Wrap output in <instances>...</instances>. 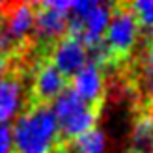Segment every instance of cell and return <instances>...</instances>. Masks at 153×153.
I'll return each instance as SVG.
<instances>
[{
	"mask_svg": "<svg viewBox=\"0 0 153 153\" xmlns=\"http://www.w3.org/2000/svg\"><path fill=\"white\" fill-rule=\"evenodd\" d=\"M71 148H75L79 153H105V134L99 129H91L71 142Z\"/></svg>",
	"mask_w": 153,
	"mask_h": 153,
	"instance_id": "9",
	"label": "cell"
},
{
	"mask_svg": "<svg viewBox=\"0 0 153 153\" xmlns=\"http://www.w3.org/2000/svg\"><path fill=\"white\" fill-rule=\"evenodd\" d=\"M54 112L58 133L64 142H75L79 136L86 134L88 131L95 129V123L99 120V112L88 106L82 99L69 88H65L54 101Z\"/></svg>",
	"mask_w": 153,
	"mask_h": 153,
	"instance_id": "3",
	"label": "cell"
},
{
	"mask_svg": "<svg viewBox=\"0 0 153 153\" xmlns=\"http://www.w3.org/2000/svg\"><path fill=\"white\" fill-rule=\"evenodd\" d=\"M71 80L60 73L49 58H41L32 64L28 76V106L34 105H51L69 88Z\"/></svg>",
	"mask_w": 153,
	"mask_h": 153,
	"instance_id": "5",
	"label": "cell"
},
{
	"mask_svg": "<svg viewBox=\"0 0 153 153\" xmlns=\"http://www.w3.org/2000/svg\"><path fill=\"white\" fill-rule=\"evenodd\" d=\"M0 153H13V140H11L10 125H0Z\"/></svg>",
	"mask_w": 153,
	"mask_h": 153,
	"instance_id": "11",
	"label": "cell"
},
{
	"mask_svg": "<svg viewBox=\"0 0 153 153\" xmlns=\"http://www.w3.org/2000/svg\"><path fill=\"white\" fill-rule=\"evenodd\" d=\"M129 144V153H153V106L134 112Z\"/></svg>",
	"mask_w": 153,
	"mask_h": 153,
	"instance_id": "8",
	"label": "cell"
},
{
	"mask_svg": "<svg viewBox=\"0 0 153 153\" xmlns=\"http://www.w3.org/2000/svg\"><path fill=\"white\" fill-rule=\"evenodd\" d=\"M13 153H54L60 138L56 116L51 105H34L17 116L11 129Z\"/></svg>",
	"mask_w": 153,
	"mask_h": 153,
	"instance_id": "1",
	"label": "cell"
},
{
	"mask_svg": "<svg viewBox=\"0 0 153 153\" xmlns=\"http://www.w3.org/2000/svg\"><path fill=\"white\" fill-rule=\"evenodd\" d=\"M49 60L52 65L62 73L65 79H73L84 65L88 64V52L84 43L71 34H65L54 47H52Z\"/></svg>",
	"mask_w": 153,
	"mask_h": 153,
	"instance_id": "6",
	"label": "cell"
},
{
	"mask_svg": "<svg viewBox=\"0 0 153 153\" xmlns=\"http://www.w3.org/2000/svg\"><path fill=\"white\" fill-rule=\"evenodd\" d=\"M142 32L153 34V2H131Z\"/></svg>",
	"mask_w": 153,
	"mask_h": 153,
	"instance_id": "10",
	"label": "cell"
},
{
	"mask_svg": "<svg viewBox=\"0 0 153 153\" xmlns=\"http://www.w3.org/2000/svg\"><path fill=\"white\" fill-rule=\"evenodd\" d=\"M144 32L136 21L131 2H116L110 6V17L106 22L103 43L110 56V67L106 71L118 69L133 58L142 43ZM101 71V73H106Z\"/></svg>",
	"mask_w": 153,
	"mask_h": 153,
	"instance_id": "2",
	"label": "cell"
},
{
	"mask_svg": "<svg viewBox=\"0 0 153 153\" xmlns=\"http://www.w3.org/2000/svg\"><path fill=\"white\" fill-rule=\"evenodd\" d=\"M71 90L79 95L88 106L101 114V108L106 99V88H105V76L97 65L86 64L82 69L71 79Z\"/></svg>",
	"mask_w": 153,
	"mask_h": 153,
	"instance_id": "7",
	"label": "cell"
},
{
	"mask_svg": "<svg viewBox=\"0 0 153 153\" xmlns=\"http://www.w3.org/2000/svg\"><path fill=\"white\" fill-rule=\"evenodd\" d=\"M10 65H11V56H7L6 52L0 51V76L10 69Z\"/></svg>",
	"mask_w": 153,
	"mask_h": 153,
	"instance_id": "12",
	"label": "cell"
},
{
	"mask_svg": "<svg viewBox=\"0 0 153 153\" xmlns=\"http://www.w3.org/2000/svg\"><path fill=\"white\" fill-rule=\"evenodd\" d=\"M28 76L30 67L11 56L10 69L0 76V125H10L28 108Z\"/></svg>",
	"mask_w": 153,
	"mask_h": 153,
	"instance_id": "4",
	"label": "cell"
}]
</instances>
